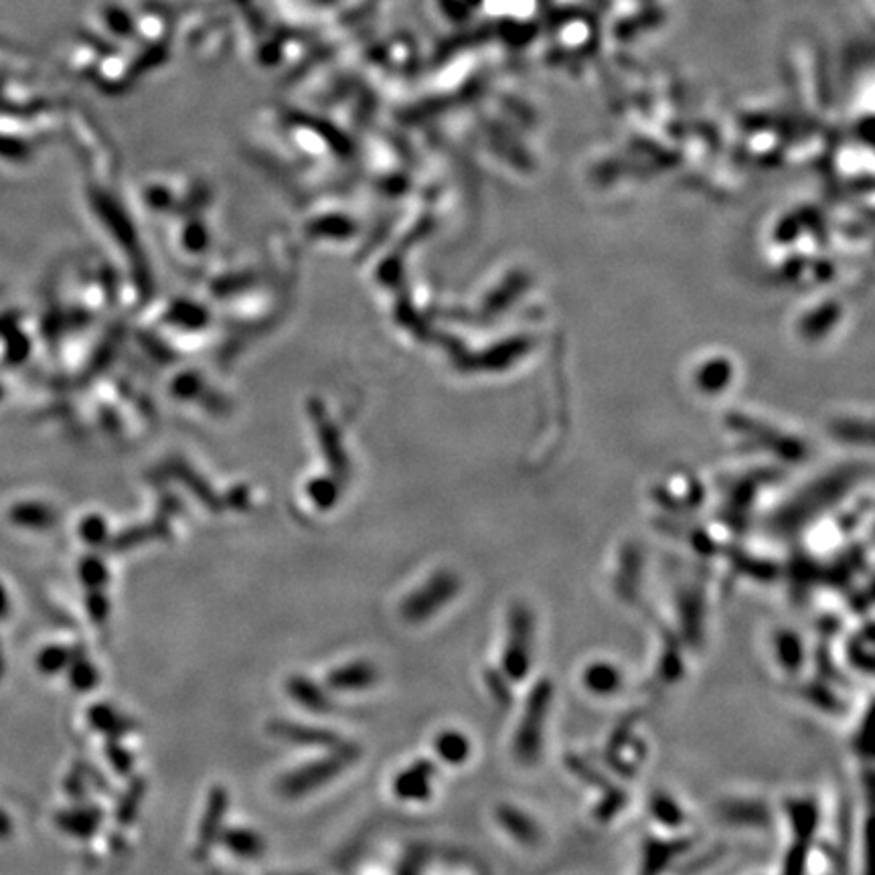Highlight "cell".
Returning <instances> with one entry per match:
<instances>
[{"mask_svg":"<svg viewBox=\"0 0 875 875\" xmlns=\"http://www.w3.org/2000/svg\"><path fill=\"white\" fill-rule=\"evenodd\" d=\"M357 758H359V750L353 744H341L339 748H333V752L327 758L306 764L294 772H288L278 782V790L286 799H300L306 792H312L331 782L335 776L347 770Z\"/></svg>","mask_w":875,"mask_h":875,"instance_id":"6da1fadb","label":"cell"},{"mask_svg":"<svg viewBox=\"0 0 875 875\" xmlns=\"http://www.w3.org/2000/svg\"><path fill=\"white\" fill-rule=\"evenodd\" d=\"M219 839L233 855L244 859H256L266 849L264 839L252 829H227L221 833Z\"/></svg>","mask_w":875,"mask_h":875,"instance_id":"8992f818","label":"cell"},{"mask_svg":"<svg viewBox=\"0 0 875 875\" xmlns=\"http://www.w3.org/2000/svg\"><path fill=\"white\" fill-rule=\"evenodd\" d=\"M379 671L369 661H353L345 667L331 671L329 687L335 691H363L377 683Z\"/></svg>","mask_w":875,"mask_h":875,"instance_id":"277c9868","label":"cell"},{"mask_svg":"<svg viewBox=\"0 0 875 875\" xmlns=\"http://www.w3.org/2000/svg\"><path fill=\"white\" fill-rule=\"evenodd\" d=\"M270 734H274L280 740L292 742V744H300V746H321V748H339L343 742L337 734L321 730V728H312V726H302V724H294V722H274L270 724Z\"/></svg>","mask_w":875,"mask_h":875,"instance_id":"3957f363","label":"cell"},{"mask_svg":"<svg viewBox=\"0 0 875 875\" xmlns=\"http://www.w3.org/2000/svg\"><path fill=\"white\" fill-rule=\"evenodd\" d=\"M90 720H92L96 730L112 736L114 740H118L120 736L132 732V722L128 718H124V715L116 707H110V705H96V707H92Z\"/></svg>","mask_w":875,"mask_h":875,"instance_id":"52a82bcc","label":"cell"},{"mask_svg":"<svg viewBox=\"0 0 875 875\" xmlns=\"http://www.w3.org/2000/svg\"><path fill=\"white\" fill-rule=\"evenodd\" d=\"M98 679H100V675H98V671L92 667V663H77L75 673H73V683H75L79 689H90V687H94V685L98 683Z\"/></svg>","mask_w":875,"mask_h":875,"instance_id":"8fae6325","label":"cell"},{"mask_svg":"<svg viewBox=\"0 0 875 875\" xmlns=\"http://www.w3.org/2000/svg\"><path fill=\"white\" fill-rule=\"evenodd\" d=\"M440 752H442L446 758H458V754H460V742H458V738H454V736H446V738H442V742H440Z\"/></svg>","mask_w":875,"mask_h":875,"instance_id":"4fadbf2b","label":"cell"},{"mask_svg":"<svg viewBox=\"0 0 875 875\" xmlns=\"http://www.w3.org/2000/svg\"><path fill=\"white\" fill-rule=\"evenodd\" d=\"M108 758H110V764L114 766L116 772L128 774L132 770V764H134L132 754L128 750H124L122 746H118L116 742L108 746Z\"/></svg>","mask_w":875,"mask_h":875,"instance_id":"30bf717a","label":"cell"},{"mask_svg":"<svg viewBox=\"0 0 875 875\" xmlns=\"http://www.w3.org/2000/svg\"><path fill=\"white\" fill-rule=\"evenodd\" d=\"M395 792L400 799H422L426 794V776L420 768L402 772L395 780Z\"/></svg>","mask_w":875,"mask_h":875,"instance_id":"ba28073f","label":"cell"},{"mask_svg":"<svg viewBox=\"0 0 875 875\" xmlns=\"http://www.w3.org/2000/svg\"><path fill=\"white\" fill-rule=\"evenodd\" d=\"M90 612H92V618L96 620V622H104L106 618H108V612H110V604H108V600L102 596V594H98V596H94L92 600H90Z\"/></svg>","mask_w":875,"mask_h":875,"instance_id":"7c38bea8","label":"cell"},{"mask_svg":"<svg viewBox=\"0 0 875 875\" xmlns=\"http://www.w3.org/2000/svg\"><path fill=\"white\" fill-rule=\"evenodd\" d=\"M286 691L298 705H302L308 711L329 713L333 709V701L327 695V691L308 677H302V675L290 677L286 683Z\"/></svg>","mask_w":875,"mask_h":875,"instance_id":"5b68a950","label":"cell"},{"mask_svg":"<svg viewBox=\"0 0 875 875\" xmlns=\"http://www.w3.org/2000/svg\"><path fill=\"white\" fill-rule=\"evenodd\" d=\"M144 788H146L144 780H136V782H132V786L128 788V792L124 794L122 801H120V805H118V821H120V823H130V821H134L136 811H138V807H140V803H142V797H144Z\"/></svg>","mask_w":875,"mask_h":875,"instance_id":"9c48e42d","label":"cell"},{"mask_svg":"<svg viewBox=\"0 0 875 875\" xmlns=\"http://www.w3.org/2000/svg\"><path fill=\"white\" fill-rule=\"evenodd\" d=\"M229 807V797L225 794L223 788H213L211 797L207 803V813L201 821V831H199V843H197V857H205L207 851L215 845V841L221 837L223 833V819H225V811Z\"/></svg>","mask_w":875,"mask_h":875,"instance_id":"7a4b0ae2","label":"cell"}]
</instances>
